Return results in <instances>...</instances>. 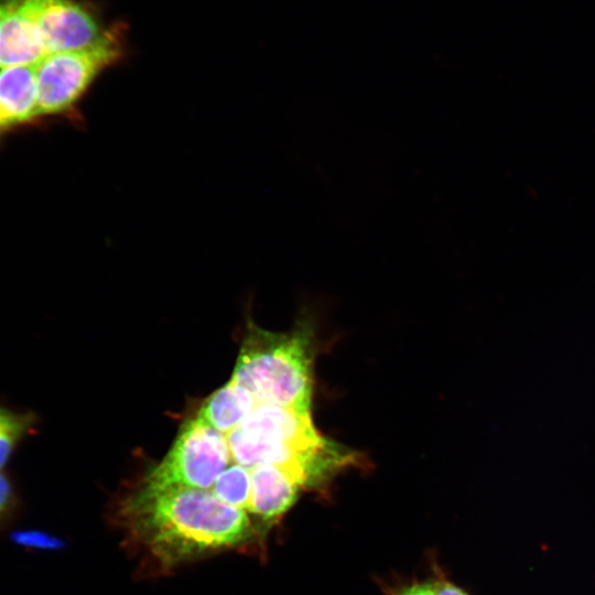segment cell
Returning <instances> with one entry per match:
<instances>
[{"mask_svg":"<svg viewBox=\"0 0 595 595\" xmlns=\"http://www.w3.org/2000/svg\"><path fill=\"white\" fill-rule=\"evenodd\" d=\"M230 463L226 434L196 416L186 421L173 447L147 476L142 487L210 490Z\"/></svg>","mask_w":595,"mask_h":595,"instance_id":"cell-5","label":"cell"},{"mask_svg":"<svg viewBox=\"0 0 595 595\" xmlns=\"http://www.w3.org/2000/svg\"><path fill=\"white\" fill-rule=\"evenodd\" d=\"M46 55L26 0H0V67L36 64Z\"/></svg>","mask_w":595,"mask_h":595,"instance_id":"cell-7","label":"cell"},{"mask_svg":"<svg viewBox=\"0 0 595 595\" xmlns=\"http://www.w3.org/2000/svg\"><path fill=\"white\" fill-rule=\"evenodd\" d=\"M394 595H434L430 581L414 582L401 587Z\"/></svg>","mask_w":595,"mask_h":595,"instance_id":"cell-15","label":"cell"},{"mask_svg":"<svg viewBox=\"0 0 595 595\" xmlns=\"http://www.w3.org/2000/svg\"><path fill=\"white\" fill-rule=\"evenodd\" d=\"M255 405L256 400L252 394L230 380L207 398L197 416L226 434L241 423Z\"/></svg>","mask_w":595,"mask_h":595,"instance_id":"cell-10","label":"cell"},{"mask_svg":"<svg viewBox=\"0 0 595 595\" xmlns=\"http://www.w3.org/2000/svg\"><path fill=\"white\" fill-rule=\"evenodd\" d=\"M40 29L46 54L83 50L100 43L111 24L85 0H26Z\"/></svg>","mask_w":595,"mask_h":595,"instance_id":"cell-6","label":"cell"},{"mask_svg":"<svg viewBox=\"0 0 595 595\" xmlns=\"http://www.w3.org/2000/svg\"><path fill=\"white\" fill-rule=\"evenodd\" d=\"M39 423L33 410L0 400V469H4L25 440L37 434Z\"/></svg>","mask_w":595,"mask_h":595,"instance_id":"cell-11","label":"cell"},{"mask_svg":"<svg viewBox=\"0 0 595 595\" xmlns=\"http://www.w3.org/2000/svg\"><path fill=\"white\" fill-rule=\"evenodd\" d=\"M313 358L306 329L291 334L252 329L242 344L231 380L246 388L256 403L310 413Z\"/></svg>","mask_w":595,"mask_h":595,"instance_id":"cell-2","label":"cell"},{"mask_svg":"<svg viewBox=\"0 0 595 595\" xmlns=\"http://www.w3.org/2000/svg\"><path fill=\"white\" fill-rule=\"evenodd\" d=\"M434 595H469L456 584L441 574H435L431 580Z\"/></svg>","mask_w":595,"mask_h":595,"instance_id":"cell-14","label":"cell"},{"mask_svg":"<svg viewBox=\"0 0 595 595\" xmlns=\"http://www.w3.org/2000/svg\"><path fill=\"white\" fill-rule=\"evenodd\" d=\"M22 498L12 475L0 469V533L8 530L21 516Z\"/></svg>","mask_w":595,"mask_h":595,"instance_id":"cell-13","label":"cell"},{"mask_svg":"<svg viewBox=\"0 0 595 595\" xmlns=\"http://www.w3.org/2000/svg\"><path fill=\"white\" fill-rule=\"evenodd\" d=\"M250 486V470L230 463L219 474L210 491L223 502L247 510Z\"/></svg>","mask_w":595,"mask_h":595,"instance_id":"cell-12","label":"cell"},{"mask_svg":"<svg viewBox=\"0 0 595 595\" xmlns=\"http://www.w3.org/2000/svg\"><path fill=\"white\" fill-rule=\"evenodd\" d=\"M249 470L251 486L247 510L264 520L283 516L303 488L291 472L277 465L260 464Z\"/></svg>","mask_w":595,"mask_h":595,"instance_id":"cell-8","label":"cell"},{"mask_svg":"<svg viewBox=\"0 0 595 595\" xmlns=\"http://www.w3.org/2000/svg\"><path fill=\"white\" fill-rule=\"evenodd\" d=\"M127 54V25L113 22L100 43L76 51L46 54L35 65L36 117L74 107L93 82Z\"/></svg>","mask_w":595,"mask_h":595,"instance_id":"cell-4","label":"cell"},{"mask_svg":"<svg viewBox=\"0 0 595 595\" xmlns=\"http://www.w3.org/2000/svg\"><path fill=\"white\" fill-rule=\"evenodd\" d=\"M231 463L247 469L260 464L290 465L296 448H329L310 413L270 403H256L251 413L226 433Z\"/></svg>","mask_w":595,"mask_h":595,"instance_id":"cell-3","label":"cell"},{"mask_svg":"<svg viewBox=\"0 0 595 595\" xmlns=\"http://www.w3.org/2000/svg\"><path fill=\"white\" fill-rule=\"evenodd\" d=\"M122 515L130 537L169 565L236 548L252 536L245 509L205 489L141 487Z\"/></svg>","mask_w":595,"mask_h":595,"instance_id":"cell-1","label":"cell"},{"mask_svg":"<svg viewBox=\"0 0 595 595\" xmlns=\"http://www.w3.org/2000/svg\"><path fill=\"white\" fill-rule=\"evenodd\" d=\"M35 65L0 69V131L36 117Z\"/></svg>","mask_w":595,"mask_h":595,"instance_id":"cell-9","label":"cell"}]
</instances>
